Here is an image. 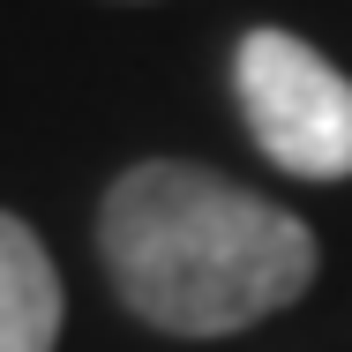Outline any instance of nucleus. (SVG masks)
<instances>
[{
  "label": "nucleus",
  "mask_w": 352,
  "mask_h": 352,
  "mask_svg": "<svg viewBox=\"0 0 352 352\" xmlns=\"http://www.w3.org/2000/svg\"><path fill=\"white\" fill-rule=\"evenodd\" d=\"M98 263L120 307L165 338H240L292 307L315 270V225L188 157H142L98 203Z\"/></svg>",
  "instance_id": "nucleus-1"
},
{
  "label": "nucleus",
  "mask_w": 352,
  "mask_h": 352,
  "mask_svg": "<svg viewBox=\"0 0 352 352\" xmlns=\"http://www.w3.org/2000/svg\"><path fill=\"white\" fill-rule=\"evenodd\" d=\"M232 90L255 150L292 180H352V75L330 68L292 30H248L232 53Z\"/></svg>",
  "instance_id": "nucleus-2"
},
{
  "label": "nucleus",
  "mask_w": 352,
  "mask_h": 352,
  "mask_svg": "<svg viewBox=\"0 0 352 352\" xmlns=\"http://www.w3.org/2000/svg\"><path fill=\"white\" fill-rule=\"evenodd\" d=\"M60 322H68V300L45 240L15 210H0V352H53Z\"/></svg>",
  "instance_id": "nucleus-3"
}]
</instances>
